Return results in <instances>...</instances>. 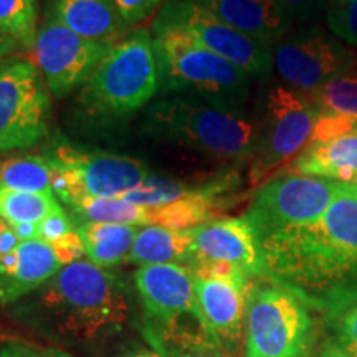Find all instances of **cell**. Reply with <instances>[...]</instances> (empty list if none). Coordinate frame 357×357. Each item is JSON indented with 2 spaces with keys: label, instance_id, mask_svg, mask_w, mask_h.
Instances as JSON below:
<instances>
[{
  "label": "cell",
  "instance_id": "cell-14",
  "mask_svg": "<svg viewBox=\"0 0 357 357\" xmlns=\"http://www.w3.org/2000/svg\"><path fill=\"white\" fill-rule=\"evenodd\" d=\"M114 43L88 40L48 17L35 35L33 60L53 95L61 98L86 83Z\"/></svg>",
  "mask_w": 357,
  "mask_h": 357
},
{
  "label": "cell",
  "instance_id": "cell-15",
  "mask_svg": "<svg viewBox=\"0 0 357 357\" xmlns=\"http://www.w3.org/2000/svg\"><path fill=\"white\" fill-rule=\"evenodd\" d=\"M190 270L202 265H227L243 271L248 278L263 276V260L255 231L245 217L212 218L189 229Z\"/></svg>",
  "mask_w": 357,
  "mask_h": 357
},
{
  "label": "cell",
  "instance_id": "cell-37",
  "mask_svg": "<svg viewBox=\"0 0 357 357\" xmlns=\"http://www.w3.org/2000/svg\"><path fill=\"white\" fill-rule=\"evenodd\" d=\"M20 245V238L17 236L13 227L3 218H0V257L15 252Z\"/></svg>",
  "mask_w": 357,
  "mask_h": 357
},
{
  "label": "cell",
  "instance_id": "cell-7",
  "mask_svg": "<svg viewBox=\"0 0 357 357\" xmlns=\"http://www.w3.org/2000/svg\"><path fill=\"white\" fill-rule=\"evenodd\" d=\"M311 306L275 281H252L243 324L245 357H305L314 339Z\"/></svg>",
  "mask_w": 357,
  "mask_h": 357
},
{
  "label": "cell",
  "instance_id": "cell-29",
  "mask_svg": "<svg viewBox=\"0 0 357 357\" xmlns=\"http://www.w3.org/2000/svg\"><path fill=\"white\" fill-rule=\"evenodd\" d=\"M329 339L324 352L336 357H357V301L328 316Z\"/></svg>",
  "mask_w": 357,
  "mask_h": 357
},
{
  "label": "cell",
  "instance_id": "cell-32",
  "mask_svg": "<svg viewBox=\"0 0 357 357\" xmlns=\"http://www.w3.org/2000/svg\"><path fill=\"white\" fill-rule=\"evenodd\" d=\"M75 230L77 229H75L73 220L61 208L38 223V238L47 243H55Z\"/></svg>",
  "mask_w": 357,
  "mask_h": 357
},
{
  "label": "cell",
  "instance_id": "cell-6",
  "mask_svg": "<svg viewBox=\"0 0 357 357\" xmlns=\"http://www.w3.org/2000/svg\"><path fill=\"white\" fill-rule=\"evenodd\" d=\"M158 91L154 42L142 29L111 48L84 83L79 105L98 118H126L144 108Z\"/></svg>",
  "mask_w": 357,
  "mask_h": 357
},
{
  "label": "cell",
  "instance_id": "cell-36",
  "mask_svg": "<svg viewBox=\"0 0 357 357\" xmlns=\"http://www.w3.org/2000/svg\"><path fill=\"white\" fill-rule=\"evenodd\" d=\"M0 357H45V354L29 342L6 341L0 344Z\"/></svg>",
  "mask_w": 357,
  "mask_h": 357
},
{
  "label": "cell",
  "instance_id": "cell-34",
  "mask_svg": "<svg viewBox=\"0 0 357 357\" xmlns=\"http://www.w3.org/2000/svg\"><path fill=\"white\" fill-rule=\"evenodd\" d=\"M158 2L159 0H113L119 17L126 24H136V22L146 19L158 6Z\"/></svg>",
  "mask_w": 357,
  "mask_h": 357
},
{
  "label": "cell",
  "instance_id": "cell-42",
  "mask_svg": "<svg viewBox=\"0 0 357 357\" xmlns=\"http://www.w3.org/2000/svg\"><path fill=\"white\" fill-rule=\"evenodd\" d=\"M181 357H225V356L218 354L217 351H212V352H194V354H185Z\"/></svg>",
  "mask_w": 357,
  "mask_h": 357
},
{
  "label": "cell",
  "instance_id": "cell-39",
  "mask_svg": "<svg viewBox=\"0 0 357 357\" xmlns=\"http://www.w3.org/2000/svg\"><path fill=\"white\" fill-rule=\"evenodd\" d=\"M17 45L19 43H17L13 38L6 37V35H0V60H2L6 55H8V53H10L13 48L17 47Z\"/></svg>",
  "mask_w": 357,
  "mask_h": 357
},
{
  "label": "cell",
  "instance_id": "cell-1",
  "mask_svg": "<svg viewBox=\"0 0 357 357\" xmlns=\"http://www.w3.org/2000/svg\"><path fill=\"white\" fill-rule=\"evenodd\" d=\"M24 300L19 318L66 346L101 344L123 333L131 316L124 281L89 260L65 265Z\"/></svg>",
  "mask_w": 357,
  "mask_h": 357
},
{
  "label": "cell",
  "instance_id": "cell-19",
  "mask_svg": "<svg viewBox=\"0 0 357 357\" xmlns=\"http://www.w3.org/2000/svg\"><path fill=\"white\" fill-rule=\"evenodd\" d=\"M281 174L329 178L357 185V134L328 142H312Z\"/></svg>",
  "mask_w": 357,
  "mask_h": 357
},
{
  "label": "cell",
  "instance_id": "cell-18",
  "mask_svg": "<svg viewBox=\"0 0 357 357\" xmlns=\"http://www.w3.org/2000/svg\"><path fill=\"white\" fill-rule=\"evenodd\" d=\"M12 271L0 276V305L19 303L48 283L65 265L55 248L43 240L20 242Z\"/></svg>",
  "mask_w": 357,
  "mask_h": 357
},
{
  "label": "cell",
  "instance_id": "cell-20",
  "mask_svg": "<svg viewBox=\"0 0 357 357\" xmlns=\"http://www.w3.org/2000/svg\"><path fill=\"white\" fill-rule=\"evenodd\" d=\"M50 17L88 40L114 43L123 19L113 0H50Z\"/></svg>",
  "mask_w": 357,
  "mask_h": 357
},
{
  "label": "cell",
  "instance_id": "cell-27",
  "mask_svg": "<svg viewBox=\"0 0 357 357\" xmlns=\"http://www.w3.org/2000/svg\"><path fill=\"white\" fill-rule=\"evenodd\" d=\"M38 0H0V35L32 47L37 35Z\"/></svg>",
  "mask_w": 357,
  "mask_h": 357
},
{
  "label": "cell",
  "instance_id": "cell-11",
  "mask_svg": "<svg viewBox=\"0 0 357 357\" xmlns=\"http://www.w3.org/2000/svg\"><path fill=\"white\" fill-rule=\"evenodd\" d=\"M159 29L181 30L250 77H268L273 70V47L238 32L190 0H167L154 19L153 30Z\"/></svg>",
  "mask_w": 357,
  "mask_h": 357
},
{
  "label": "cell",
  "instance_id": "cell-38",
  "mask_svg": "<svg viewBox=\"0 0 357 357\" xmlns=\"http://www.w3.org/2000/svg\"><path fill=\"white\" fill-rule=\"evenodd\" d=\"M12 227L15 230L17 236L20 238V242H29V240L38 238V223H17V225Z\"/></svg>",
  "mask_w": 357,
  "mask_h": 357
},
{
  "label": "cell",
  "instance_id": "cell-24",
  "mask_svg": "<svg viewBox=\"0 0 357 357\" xmlns=\"http://www.w3.org/2000/svg\"><path fill=\"white\" fill-rule=\"evenodd\" d=\"M82 222L123 223V225L147 227V207L134 205L121 197H84L70 207Z\"/></svg>",
  "mask_w": 357,
  "mask_h": 357
},
{
  "label": "cell",
  "instance_id": "cell-2",
  "mask_svg": "<svg viewBox=\"0 0 357 357\" xmlns=\"http://www.w3.org/2000/svg\"><path fill=\"white\" fill-rule=\"evenodd\" d=\"M258 247L263 278L288 288L326 318L357 301V253L319 220L268 235Z\"/></svg>",
  "mask_w": 357,
  "mask_h": 357
},
{
  "label": "cell",
  "instance_id": "cell-3",
  "mask_svg": "<svg viewBox=\"0 0 357 357\" xmlns=\"http://www.w3.org/2000/svg\"><path fill=\"white\" fill-rule=\"evenodd\" d=\"M134 287L144 311L146 336L154 351L181 357L220 349L199 312L189 266L177 263L139 266L134 273Z\"/></svg>",
  "mask_w": 357,
  "mask_h": 357
},
{
  "label": "cell",
  "instance_id": "cell-23",
  "mask_svg": "<svg viewBox=\"0 0 357 357\" xmlns=\"http://www.w3.org/2000/svg\"><path fill=\"white\" fill-rule=\"evenodd\" d=\"M0 187L20 192L53 194L50 164L45 155L0 158Z\"/></svg>",
  "mask_w": 357,
  "mask_h": 357
},
{
  "label": "cell",
  "instance_id": "cell-5",
  "mask_svg": "<svg viewBox=\"0 0 357 357\" xmlns=\"http://www.w3.org/2000/svg\"><path fill=\"white\" fill-rule=\"evenodd\" d=\"M159 91L242 109L252 77L176 29L153 30Z\"/></svg>",
  "mask_w": 357,
  "mask_h": 357
},
{
  "label": "cell",
  "instance_id": "cell-26",
  "mask_svg": "<svg viewBox=\"0 0 357 357\" xmlns=\"http://www.w3.org/2000/svg\"><path fill=\"white\" fill-rule=\"evenodd\" d=\"M305 98L318 114L357 116V70L337 75Z\"/></svg>",
  "mask_w": 357,
  "mask_h": 357
},
{
  "label": "cell",
  "instance_id": "cell-44",
  "mask_svg": "<svg viewBox=\"0 0 357 357\" xmlns=\"http://www.w3.org/2000/svg\"><path fill=\"white\" fill-rule=\"evenodd\" d=\"M354 70H357V53L354 55Z\"/></svg>",
  "mask_w": 357,
  "mask_h": 357
},
{
  "label": "cell",
  "instance_id": "cell-41",
  "mask_svg": "<svg viewBox=\"0 0 357 357\" xmlns=\"http://www.w3.org/2000/svg\"><path fill=\"white\" fill-rule=\"evenodd\" d=\"M129 357H166V356L160 354V352L154 351V349H141V351H136Z\"/></svg>",
  "mask_w": 357,
  "mask_h": 357
},
{
  "label": "cell",
  "instance_id": "cell-43",
  "mask_svg": "<svg viewBox=\"0 0 357 357\" xmlns=\"http://www.w3.org/2000/svg\"><path fill=\"white\" fill-rule=\"evenodd\" d=\"M319 357H336V356H331V354H328V352H321V354H319Z\"/></svg>",
  "mask_w": 357,
  "mask_h": 357
},
{
  "label": "cell",
  "instance_id": "cell-40",
  "mask_svg": "<svg viewBox=\"0 0 357 357\" xmlns=\"http://www.w3.org/2000/svg\"><path fill=\"white\" fill-rule=\"evenodd\" d=\"M42 351H43L45 357H75V356H71L70 352L60 349V347H43Z\"/></svg>",
  "mask_w": 357,
  "mask_h": 357
},
{
  "label": "cell",
  "instance_id": "cell-8",
  "mask_svg": "<svg viewBox=\"0 0 357 357\" xmlns=\"http://www.w3.org/2000/svg\"><path fill=\"white\" fill-rule=\"evenodd\" d=\"M316 109L284 84H271L260 101L257 144L250 159L248 182L260 185L281 174L311 144Z\"/></svg>",
  "mask_w": 357,
  "mask_h": 357
},
{
  "label": "cell",
  "instance_id": "cell-45",
  "mask_svg": "<svg viewBox=\"0 0 357 357\" xmlns=\"http://www.w3.org/2000/svg\"><path fill=\"white\" fill-rule=\"evenodd\" d=\"M354 132H356V134H357V126H356V129H354Z\"/></svg>",
  "mask_w": 357,
  "mask_h": 357
},
{
  "label": "cell",
  "instance_id": "cell-35",
  "mask_svg": "<svg viewBox=\"0 0 357 357\" xmlns=\"http://www.w3.org/2000/svg\"><path fill=\"white\" fill-rule=\"evenodd\" d=\"M53 248H55L58 258H60L63 265H70V263L83 260L84 248L82 243V238H79L78 230L71 231L70 235H66L65 238L58 240L55 243H50Z\"/></svg>",
  "mask_w": 357,
  "mask_h": 357
},
{
  "label": "cell",
  "instance_id": "cell-16",
  "mask_svg": "<svg viewBox=\"0 0 357 357\" xmlns=\"http://www.w3.org/2000/svg\"><path fill=\"white\" fill-rule=\"evenodd\" d=\"M195 301L218 346L235 351L242 339L252 280L245 275L195 276Z\"/></svg>",
  "mask_w": 357,
  "mask_h": 357
},
{
  "label": "cell",
  "instance_id": "cell-28",
  "mask_svg": "<svg viewBox=\"0 0 357 357\" xmlns=\"http://www.w3.org/2000/svg\"><path fill=\"white\" fill-rule=\"evenodd\" d=\"M192 190H194V187L181 181H174L171 177L149 176L136 189L121 195V199L134 205H141V207H160V205H167L184 199Z\"/></svg>",
  "mask_w": 357,
  "mask_h": 357
},
{
  "label": "cell",
  "instance_id": "cell-17",
  "mask_svg": "<svg viewBox=\"0 0 357 357\" xmlns=\"http://www.w3.org/2000/svg\"><path fill=\"white\" fill-rule=\"evenodd\" d=\"M245 35L273 47L291 29V19L273 0H190Z\"/></svg>",
  "mask_w": 357,
  "mask_h": 357
},
{
  "label": "cell",
  "instance_id": "cell-31",
  "mask_svg": "<svg viewBox=\"0 0 357 357\" xmlns=\"http://www.w3.org/2000/svg\"><path fill=\"white\" fill-rule=\"evenodd\" d=\"M357 126V116L347 114H318L312 131V142H328L337 137L354 132Z\"/></svg>",
  "mask_w": 357,
  "mask_h": 357
},
{
  "label": "cell",
  "instance_id": "cell-22",
  "mask_svg": "<svg viewBox=\"0 0 357 357\" xmlns=\"http://www.w3.org/2000/svg\"><path fill=\"white\" fill-rule=\"evenodd\" d=\"M192 255L189 230H172L159 225L142 227L134 238L128 261L137 266L177 263L189 265Z\"/></svg>",
  "mask_w": 357,
  "mask_h": 357
},
{
  "label": "cell",
  "instance_id": "cell-33",
  "mask_svg": "<svg viewBox=\"0 0 357 357\" xmlns=\"http://www.w3.org/2000/svg\"><path fill=\"white\" fill-rule=\"evenodd\" d=\"M291 20H311L326 8L328 0H273Z\"/></svg>",
  "mask_w": 357,
  "mask_h": 357
},
{
  "label": "cell",
  "instance_id": "cell-9",
  "mask_svg": "<svg viewBox=\"0 0 357 357\" xmlns=\"http://www.w3.org/2000/svg\"><path fill=\"white\" fill-rule=\"evenodd\" d=\"M342 185L321 177L281 174L260 187L245 218L258 242L268 235L318 222Z\"/></svg>",
  "mask_w": 357,
  "mask_h": 357
},
{
  "label": "cell",
  "instance_id": "cell-21",
  "mask_svg": "<svg viewBox=\"0 0 357 357\" xmlns=\"http://www.w3.org/2000/svg\"><path fill=\"white\" fill-rule=\"evenodd\" d=\"M139 229L141 227L106 222H82L77 227L84 255L93 265L105 270L128 261Z\"/></svg>",
  "mask_w": 357,
  "mask_h": 357
},
{
  "label": "cell",
  "instance_id": "cell-10",
  "mask_svg": "<svg viewBox=\"0 0 357 357\" xmlns=\"http://www.w3.org/2000/svg\"><path fill=\"white\" fill-rule=\"evenodd\" d=\"M45 159L65 177L61 202L68 207L84 197H121L151 176L146 164L134 158L84 151L66 142H56Z\"/></svg>",
  "mask_w": 357,
  "mask_h": 357
},
{
  "label": "cell",
  "instance_id": "cell-13",
  "mask_svg": "<svg viewBox=\"0 0 357 357\" xmlns=\"http://www.w3.org/2000/svg\"><path fill=\"white\" fill-rule=\"evenodd\" d=\"M273 70L284 86L306 96L354 68V55L319 25L288 32L271 48Z\"/></svg>",
  "mask_w": 357,
  "mask_h": 357
},
{
  "label": "cell",
  "instance_id": "cell-12",
  "mask_svg": "<svg viewBox=\"0 0 357 357\" xmlns=\"http://www.w3.org/2000/svg\"><path fill=\"white\" fill-rule=\"evenodd\" d=\"M50 121V96L37 66L26 60L0 65V153L42 139Z\"/></svg>",
  "mask_w": 357,
  "mask_h": 357
},
{
  "label": "cell",
  "instance_id": "cell-30",
  "mask_svg": "<svg viewBox=\"0 0 357 357\" xmlns=\"http://www.w3.org/2000/svg\"><path fill=\"white\" fill-rule=\"evenodd\" d=\"M324 12L334 37L357 47V0H328Z\"/></svg>",
  "mask_w": 357,
  "mask_h": 357
},
{
  "label": "cell",
  "instance_id": "cell-4",
  "mask_svg": "<svg viewBox=\"0 0 357 357\" xmlns=\"http://www.w3.org/2000/svg\"><path fill=\"white\" fill-rule=\"evenodd\" d=\"M141 128L155 139L235 164L250 162L257 144V124L242 109L197 98H162L147 108Z\"/></svg>",
  "mask_w": 357,
  "mask_h": 357
},
{
  "label": "cell",
  "instance_id": "cell-25",
  "mask_svg": "<svg viewBox=\"0 0 357 357\" xmlns=\"http://www.w3.org/2000/svg\"><path fill=\"white\" fill-rule=\"evenodd\" d=\"M58 211H61V205L53 194L20 192L0 187V218L12 225L40 223Z\"/></svg>",
  "mask_w": 357,
  "mask_h": 357
}]
</instances>
